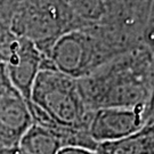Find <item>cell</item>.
Returning <instances> with one entry per match:
<instances>
[{
  "mask_svg": "<svg viewBox=\"0 0 154 154\" xmlns=\"http://www.w3.org/2000/svg\"><path fill=\"white\" fill-rule=\"evenodd\" d=\"M63 147L53 132L35 123L26 130L17 145L20 154H57Z\"/></svg>",
  "mask_w": 154,
  "mask_h": 154,
  "instance_id": "8",
  "label": "cell"
},
{
  "mask_svg": "<svg viewBox=\"0 0 154 154\" xmlns=\"http://www.w3.org/2000/svg\"><path fill=\"white\" fill-rule=\"evenodd\" d=\"M44 57L41 51L30 40L20 37L16 48L5 63L13 87L28 103L31 98L34 80L41 70Z\"/></svg>",
  "mask_w": 154,
  "mask_h": 154,
  "instance_id": "6",
  "label": "cell"
},
{
  "mask_svg": "<svg viewBox=\"0 0 154 154\" xmlns=\"http://www.w3.org/2000/svg\"><path fill=\"white\" fill-rule=\"evenodd\" d=\"M72 14L86 26L98 23L105 15L104 0H63Z\"/></svg>",
  "mask_w": 154,
  "mask_h": 154,
  "instance_id": "9",
  "label": "cell"
},
{
  "mask_svg": "<svg viewBox=\"0 0 154 154\" xmlns=\"http://www.w3.org/2000/svg\"><path fill=\"white\" fill-rule=\"evenodd\" d=\"M57 154H98V153L95 152V151H91V149H83V147L67 146V147H63Z\"/></svg>",
  "mask_w": 154,
  "mask_h": 154,
  "instance_id": "12",
  "label": "cell"
},
{
  "mask_svg": "<svg viewBox=\"0 0 154 154\" xmlns=\"http://www.w3.org/2000/svg\"><path fill=\"white\" fill-rule=\"evenodd\" d=\"M123 55L98 23L64 33L44 57L41 70L81 79Z\"/></svg>",
  "mask_w": 154,
  "mask_h": 154,
  "instance_id": "2",
  "label": "cell"
},
{
  "mask_svg": "<svg viewBox=\"0 0 154 154\" xmlns=\"http://www.w3.org/2000/svg\"><path fill=\"white\" fill-rule=\"evenodd\" d=\"M143 119L144 128L154 126V82L152 85L149 97L146 99V103L143 107Z\"/></svg>",
  "mask_w": 154,
  "mask_h": 154,
  "instance_id": "10",
  "label": "cell"
},
{
  "mask_svg": "<svg viewBox=\"0 0 154 154\" xmlns=\"http://www.w3.org/2000/svg\"><path fill=\"white\" fill-rule=\"evenodd\" d=\"M0 154H20L17 146H8L0 143Z\"/></svg>",
  "mask_w": 154,
  "mask_h": 154,
  "instance_id": "13",
  "label": "cell"
},
{
  "mask_svg": "<svg viewBox=\"0 0 154 154\" xmlns=\"http://www.w3.org/2000/svg\"><path fill=\"white\" fill-rule=\"evenodd\" d=\"M7 25L17 37L30 40L44 56L64 33L86 28L63 0H20Z\"/></svg>",
  "mask_w": 154,
  "mask_h": 154,
  "instance_id": "3",
  "label": "cell"
},
{
  "mask_svg": "<svg viewBox=\"0 0 154 154\" xmlns=\"http://www.w3.org/2000/svg\"><path fill=\"white\" fill-rule=\"evenodd\" d=\"M154 82V56L145 46L104 64L78 79L86 105L91 111L144 106Z\"/></svg>",
  "mask_w": 154,
  "mask_h": 154,
  "instance_id": "1",
  "label": "cell"
},
{
  "mask_svg": "<svg viewBox=\"0 0 154 154\" xmlns=\"http://www.w3.org/2000/svg\"><path fill=\"white\" fill-rule=\"evenodd\" d=\"M13 87L11 80L8 78V74H7V70H6V65L0 62V94L8 90L9 88Z\"/></svg>",
  "mask_w": 154,
  "mask_h": 154,
  "instance_id": "11",
  "label": "cell"
},
{
  "mask_svg": "<svg viewBox=\"0 0 154 154\" xmlns=\"http://www.w3.org/2000/svg\"><path fill=\"white\" fill-rule=\"evenodd\" d=\"M30 102L62 126L88 131L94 111L85 103L77 79L56 70H40Z\"/></svg>",
  "mask_w": 154,
  "mask_h": 154,
  "instance_id": "4",
  "label": "cell"
},
{
  "mask_svg": "<svg viewBox=\"0 0 154 154\" xmlns=\"http://www.w3.org/2000/svg\"><path fill=\"white\" fill-rule=\"evenodd\" d=\"M143 107H107L94 111L88 132L97 144L116 142L144 128Z\"/></svg>",
  "mask_w": 154,
  "mask_h": 154,
  "instance_id": "5",
  "label": "cell"
},
{
  "mask_svg": "<svg viewBox=\"0 0 154 154\" xmlns=\"http://www.w3.org/2000/svg\"><path fill=\"white\" fill-rule=\"evenodd\" d=\"M29 103L14 87L0 94L1 144L17 146L23 135L33 125Z\"/></svg>",
  "mask_w": 154,
  "mask_h": 154,
  "instance_id": "7",
  "label": "cell"
}]
</instances>
